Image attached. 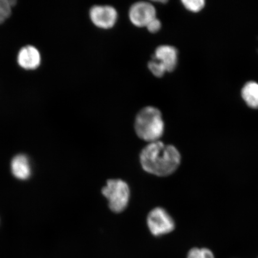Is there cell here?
I'll return each mask as SVG.
<instances>
[{
    "label": "cell",
    "mask_w": 258,
    "mask_h": 258,
    "mask_svg": "<svg viewBox=\"0 0 258 258\" xmlns=\"http://www.w3.org/2000/svg\"><path fill=\"white\" fill-rule=\"evenodd\" d=\"M12 171L16 177L24 180L30 176L31 170L27 157L24 155H18L12 161Z\"/></svg>",
    "instance_id": "9"
},
{
    "label": "cell",
    "mask_w": 258,
    "mask_h": 258,
    "mask_svg": "<svg viewBox=\"0 0 258 258\" xmlns=\"http://www.w3.org/2000/svg\"><path fill=\"white\" fill-rule=\"evenodd\" d=\"M18 62L25 70H32L37 69L41 63V56L36 48L27 46L22 48L18 56Z\"/></svg>",
    "instance_id": "8"
},
{
    "label": "cell",
    "mask_w": 258,
    "mask_h": 258,
    "mask_svg": "<svg viewBox=\"0 0 258 258\" xmlns=\"http://www.w3.org/2000/svg\"><path fill=\"white\" fill-rule=\"evenodd\" d=\"M147 221L151 233L156 237L172 233L175 228L173 219L162 208L157 207L151 211Z\"/></svg>",
    "instance_id": "4"
},
{
    "label": "cell",
    "mask_w": 258,
    "mask_h": 258,
    "mask_svg": "<svg viewBox=\"0 0 258 258\" xmlns=\"http://www.w3.org/2000/svg\"><path fill=\"white\" fill-rule=\"evenodd\" d=\"M241 96L249 107L258 109V84L254 82H248L241 90Z\"/></svg>",
    "instance_id": "10"
},
{
    "label": "cell",
    "mask_w": 258,
    "mask_h": 258,
    "mask_svg": "<svg viewBox=\"0 0 258 258\" xmlns=\"http://www.w3.org/2000/svg\"><path fill=\"white\" fill-rule=\"evenodd\" d=\"M15 3L16 2L13 0H0V24L11 16L12 8Z\"/></svg>",
    "instance_id": "11"
},
{
    "label": "cell",
    "mask_w": 258,
    "mask_h": 258,
    "mask_svg": "<svg viewBox=\"0 0 258 258\" xmlns=\"http://www.w3.org/2000/svg\"><path fill=\"white\" fill-rule=\"evenodd\" d=\"M89 17L97 28L109 30L114 27L118 20V13L112 6L95 5L89 11Z\"/></svg>",
    "instance_id": "5"
},
{
    "label": "cell",
    "mask_w": 258,
    "mask_h": 258,
    "mask_svg": "<svg viewBox=\"0 0 258 258\" xmlns=\"http://www.w3.org/2000/svg\"><path fill=\"white\" fill-rule=\"evenodd\" d=\"M102 194L107 199L109 209L115 214L123 212L130 201V188L126 182L120 179L108 180Z\"/></svg>",
    "instance_id": "3"
},
{
    "label": "cell",
    "mask_w": 258,
    "mask_h": 258,
    "mask_svg": "<svg viewBox=\"0 0 258 258\" xmlns=\"http://www.w3.org/2000/svg\"><path fill=\"white\" fill-rule=\"evenodd\" d=\"M152 58L162 64L167 73H171L177 67L178 52L175 47L170 45H161L155 50Z\"/></svg>",
    "instance_id": "7"
},
{
    "label": "cell",
    "mask_w": 258,
    "mask_h": 258,
    "mask_svg": "<svg viewBox=\"0 0 258 258\" xmlns=\"http://www.w3.org/2000/svg\"><path fill=\"white\" fill-rule=\"evenodd\" d=\"M137 136L148 143L159 141L164 131L162 114L152 106H145L138 113L135 120Z\"/></svg>",
    "instance_id": "2"
},
{
    "label": "cell",
    "mask_w": 258,
    "mask_h": 258,
    "mask_svg": "<svg viewBox=\"0 0 258 258\" xmlns=\"http://www.w3.org/2000/svg\"><path fill=\"white\" fill-rule=\"evenodd\" d=\"M128 17L135 27L146 28L151 21L157 18L156 9L150 2H137L129 9Z\"/></svg>",
    "instance_id": "6"
},
{
    "label": "cell",
    "mask_w": 258,
    "mask_h": 258,
    "mask_svg": "<svg viewBox=\"0 0 258 258\" xmlns=\"http://www.w3.org/2000/svg\"><path fill=\"white\" fill-rule=\"evenodd\" d=\"M181 2L186 10L194 13L201 11L205 6L204 0H183Z\"/></svg>",
    "instance_id": "14"
},
{
    "label": "cell",
    "mask_w": 258,
    "mask_h": 258,
    "mask_svg": "<svg viewBox=\"0 0 258 258\" xmlns=\"http://www.w3.org/2000/svg\"><path fill=\"white\" fill-rule=\"evenodd\" d=\"M187 258H215V256L212 251L207 248L195 247L188 251Z\"/></svg>",
    "instance_id": "12"
},
{
    "label": "cell",
    "mask_w": 258,
    "mask_h": 258,
    "mask_svg": "<svg viewBox=\"0 0 258 258\" xmlns=\"http://www.w3.org/2000/svg\"><path fill=\"white\" fill-rule=\"evenodd\" d=\"M148 68L153 75L157 78L163 77L167 73L162 64L153 58L148 62Z\"/></svg>",
    "instance_id": "13"
},
{
    "label": "cell",
    "mask_w": 258,
    "mask_h": 258,
    "mask_svg": "<svg viewBox=\"0 0 258 258\" xmlns=\"http://www.w3.org/2000/svg\"><path fill=\"white\" fill-rule=\"evenodd\" d=\"M140 159L145 172L164 177L172 175L178 169L181 156L173 145L159 141L148 143L141 151Z\"/></svg>",
    "instance_id": "1"
},
{
    "label": "cell",
    "mask_w": 258,
    "mask_h": 258,
    "mask_svg": "<svg viewBox=\"0 0 258 258\" xmlns=\"http://www.w3.org/2000/svg\"><path fill=\"white\" fill-rule=\"evenodd\" d=\"M162 27L161 21L157 18H155L153 20L151 21L146 27L148 32L151 34H156Z\"/></svg>",
    "instance_id": "15"
}]
</instances>
